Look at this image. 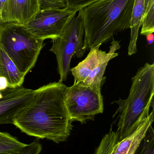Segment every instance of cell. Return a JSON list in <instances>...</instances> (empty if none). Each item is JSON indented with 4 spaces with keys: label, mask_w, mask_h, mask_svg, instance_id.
<instances>
[{
    "label": "cell",
    "mask_w": 154,
    "mask_h": 154,
    "mask_svg": "<svg viewBox=\"0 0 154 154\" xmlns=\"http://www.w3.org/2000/svg\"><path fill=\"white\" fill-rule=\"evenodd\" d=\"M68 88L58 82L35 90L33 98L16 116L13 125L22 133L38 139L56 143L64 142L73 127L65 104Z\"/></svg>",
    "instance_id": "6da1fadb"
},
{
    "label": "cell",
    "mask_w": 154,
    "mask_h": 154,
    "mask_svg": "<svg viewBox=\"0 0 154 154\" xmlns=\"http://www.w3.org/2000/svg\"><path fill=\"white\" fill-rule=\"evenodd\" d=\"M135 0H97L78 11L84 24L86 50L109 42L130 28Z\"/></svg>",
    "instance_id": "7a4b0ae2"
},
{
    "label": "cell",
    "mask_w": 154,
    "mask_h": 154,
    "mask_svg": "<svg viewBox=\"0 0 154 154\" xmlns=\"http://www.w3.org/2000/svg\"><path fill=\"white\" fill-rule=\"evenodd\" d=\"M154 95V65L147 63L132 79L128 97L118 101V142L128 136L149 116Z\"/></svg>",
    "instance_id": "3957f363"
},
{
    "label": "cell",
    "mask_w": 154,
    "mask_h": 154,
    "mask_svg": "<svg viewBox=\"0 0 154 154\" xmlns=\"http://www.w3.org/2000/svg\"><path fill=\"white\" fill-rule=\"evenodd\" d=\"M43 41L23 24L5 23L1 27L0 46L25 76L35 66L45 45Z\"/></svg>",
    "instance_id": "277c9868"
},
{
    "label": "cell",
    "mask_w": 154,
    "mask_h": 154,
    "mask_svg": "<svg viewBox=\"0 0 154 154\" xmlns=\"http://www.w3.org/2000/svg\"><path fill=\"white\" fill-rule=\"evenodd\" d=\"M84 24L79 14L74 16L57 38L53 40L50 51L55 54L58 63L59 82H63L71 70V58L83 57L86 50L84 46Z\"/></svg>",
    "instance_id": "5b68a950"
},
{
    "label": "cell",
    "mask_w": 154,
    "mask_h": 154,
    "mask_svg": "<svg viewBox=\"0 0 154 154\" xmlns=\"http://www.w3.org/2000/svg\"><path fill=\"white\" fill-rule=\"evenodd\" d=\"M65 104L72 122L86 123L93 120L96 115L104 111L101 88L86 86L81 82L74 83L68 87Z\"/></svg>",
    "instance_id": "8992f818"
},
{
    "label": "cell",
    "mask_w": 154,
    "mask_h": 154,
    "mask_svg": "<svg viewBox=\"0 0 154 154\" xmlns=\"http://www.w3.org/2000/svg\"><path fill=\"white\" fill-rule=\"evenodd\" d=\"M109 51L108 53L99 49L101 45L91 48L90 52L83 61L77 66L71 69L74 78V83L81 82L91 87L101 88L103 77L108 62L118 56L116 51L121 46L119 42L113 38Z\"/></svg>",
    "instance_id": "52a82bcc"
},
{
    "label": "cell",
    "mask_w": 154,
    "mask_h": 154,
    "mask_svg": "<svg viewBox=\"0 0 154 154\" xmlns=\"http://www.w3.org/2000/svg\"><path fill=\"white\" fill-rule=\"evenodd\" d=\"M77 12L66 7L61 9L40 10L25 25L27 29L42 40L55 39L61 34Z\"/></svg>",
    "instance_id": "ba28073f"
},
{
    "label": "cell",
    "mask_w": 154,
    "mask_h": 154,
    "mask_svg": "<svg viewBox=\"0 0 154 154\" xmlns=\"http://www.w3.org/2000/svg\"><path fill=\"white\" fill-rule=\"evenodd\" d=\"M0 98V125L12 124L18 113L33 98L35 90L20 88H7L2 91Z\"/></svg>",
    "instance_id": "9c48e42d"
},
{
    "label": "cell",
    "mask_w": 154,
    "mask_h": 154,
    "mask_svg": "<svg viewBox=\"0 0 154 154\" xmlns=\"http://www.w3.org/2000/svg\"><path fill=\"white\" fill-rule=\"evenodd\" d=\"M40 10L39 0H8L3 20L4 23L25 25Z\"/></svg>",
    "instance_id": "30bf717a"
},
{
    "label": "cell",
    "mask_w": 154,
    "mask_h": 154,
    "mask_svg": "<svg viewBox=\"0 0 154 154\" xmlns=\"http://www.w3.org/2000/svg\"><path fill=\"white\" fill-rule=\"evenodd\" d=\"M154 120V109L128 136L118 142L111 154H134Z\"/></svg>",
    "instance_id": "8fae6325"
},
{
    "label": "cell",
    "mask_w": 154,
    "mask_h": 154,
    "mask_svg": "<svg viewBox=\"0 0 154 154\" xmlns=\"http://www.w3.org/2000/svg\"><path fill=\"white\" fill-rule=\"evenodd\" d=\"M0 77L6 78L8 88L22 87L25 76L21 73L12 60L0 46Z\"/></svg>",
    "instance_id": "7c38bea8"
},
{
    "label": "cell",
    "mask_w": 154,
    "mask_h": 154,
    "mask_svg": "<svg viewBox=\"0 0 154 154\" xmlns=\"http://www.w3.org/2000/svg\"><path fill=\"white\" fill-rule=\"evenodd\" d=\"M144 12L143 0H135L129 28L131 29V38L128 49L129 56H132L137 52V43Z\"/></svg>",
    "instance_id": "4fadbf2b"
},
{
    "label": "cell",
    "mask_w": 154,
    "mask_h": 154,
    "mask_svg": "<svg viewBox=\"0 0 154 154\" xmlns=\"http://www.w3.org/2000/svg\"><path fill=\"white\" fill-rule=\"evenodd\" d=\"M27 145L9 133L0 132V154H14Z\"/></svg>",
    "instance_id": "5bb4252c"
},
{
    "label": "cell",
    "mask_w": 154,
    "mask_h": 154,
    "mask_svg": "<svg viewBox=\"0 0 154 154\" xmlns=\"http://www.w3.org/2000/svg\"><path fill=\"white\" fill-rule=\"evenodd\" d=\"M118 136L116 132L110 130L102 138L95 154H111L114 146L118 142Z\"/></svg>",
    "instance_id": "9a60e30c"
},
{
    "label": "cell",
    "mask_w": 154,
    "mask_h": 154,
    "mask_svg": "<svg viewBox=\"0 0 154 154\" xmlns=\"http://www.w3.org/2000/svg\"><path fill=\"white\" fill-rule=\"evenodd\" d=\"M134 154H154V132L152 125L147 130Z\"/></svg>",
    "instance_id": "2e32d148"
},
{
    "label": "cell",
    "mask_w": 154,
    "mask_h": 154,
    "mask_svg": "<svg viewBox=\"0 0 154 154\" xmlns=\"http://www.w3.org/2000/svg\"><path fill=\"white\" fill-rule=\"evenodd\" d=\"M141 34L146 36L154 32V0L144 14Z\"/></svg>",
    "instance_id": "e0dca14e"
},
{
    "label": "cell",
    "mask_w": 154,
    "mask_h": 154,
    "mask_svg": "<svg viewBox=\"0 0 154 154\" xmlns=\"http://www.w3.org/2000/svg\"><path fill=\"white\" fill-rule=\"evenodd\" d=\"M40 10L61 9L67 7L66 0H39Z\"/></svg>",
    "instance_id": "ac0fdd59"
},
{
    "label": "cell",
    "mask_w": 154,
    "mask_h": 154,
    "mask_svg": "<svg viewBox=\"0 0 154 154\" xmlns=\"http://www.w3.org/2000/svg\"><path fill=\"white\" fill-rule=\"evenodd\" d=\"M42 150V146L39 141L32 143L14 154H39Z\"/></svg>",
    "instance_id": "d6986e66"
},
{
    "label": "cell",
    "mask_w": 154,
    "mask_h": 154,
    "mask_svg": "<svg viewBox=\"0 0 154 154\" xmlns=\"http://www.w3.org/2000/svg\"><path fill=\"white\" fill-rule=\"evenodd\" d=\"M97 0H66L67 7L74 11L79 10L92 3Z\"/></svg>",
    "instance_id": "ffe728a7"
},
{
    "label": "cell",
    "mask_w": 154,
    "mask_h": 154,
    "mask_svg": "<svg viewBox=\"0 0 154 154\" xmlns=\"http://www.w3.org/2000/svg\"><path fill=\"white\" fill-rule=\"evenodd\" d=\"M8 88V83L6 78L0 77V91L5 90Z\"/></svg>",
    "instance_id": "44dd1931"
},
{
    "label": "cell",
    "mask_w": 154,
    "mask_h": 154,
    "mask_svg": "<svg viewBox=\"0 0 154 154\" xmlns=\"http://www.w3.org/2000/svg\"><path fill=\"white\" fill-rule=\"evenodd\" d=\"M7 2L8 0H0V12L2 13V15L6 9Z\"/></svg>",
    "instance_id": "7402d4cb"
},
{
    "label": "cell",
    "mask_w": 154,
    "mask_h": 154,
    "mask_svg": "<svg viewBox=\"0 0 154 154\" xmlns=\"http://www.w3.org/2000/svg\"><path fill=\"white\" fill-rule=\"evenodd\" d=\"M146 40L148 45H152L153 43L154 36L153 33H150L146 35Z\"/></svg>",
    "instance_id": "603a6c76"
},
{
    "label": "cell",
    "mask_w": 154,
    "mask_h": 154,
    "mask_svg": "<svg viewBox=\"0 0 154 154\" xmlns=\"http://www.w3.org/2000/svg\"><path fill=\"white\" fill-rule=\"evenodd\" d=\"M144 5L145 13L147 11L150 6V5L152 3V2L153 0H143Z\"/></svg>",
    "instance_id": "cb8c5ba5"
},
{
    "label": "cell",
    "mask_w": 154,
    "mask_h": 154,
    "mask_svg": "<svg viewBox=\"0 0 154 154\" xmlns=\"http://www.w3.org/2000/svg\"><path fill=\"white\" fill-rule=\"evenodd\" d=\"M4 23V22L3 21V20L2 13L0 12V30H1V27H2V25Z\"/></svg>",
    "instance_id": "d4e9b609"
},
{
    "label": "cell",
    "mask_w": 154,
    "mask_h": 154,
    "mask_svg": "<svg viewBox=\"0 0 154 154\" xmlns=\"http://www.w3.org/2000/svg\"><path fill=\"white\" fill-rule=\"evenodd\" d=\"M3 95L2 94V91H0V98H1L2 97Z\"/></svg>",
    "instance_id": "484cf974"
}]
</instances>
